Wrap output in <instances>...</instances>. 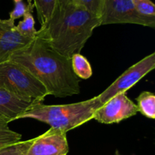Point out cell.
Wrapping results in <instances>:
<instances>
[{
  "mask_svg": "<svg viewBox=\"0 0 155 155\" xmlns=\"http://www.w3.org/2000/svg\"><path fill=\"white\" fill-rule=\"evenodd\" d=\"M71 59L74 73L80 80H88L92 77V67L84 56L81 54H75Z\"/></svg>",
  "mask_w": 155,
  "mask_h": 155,
  "instance_id": "obj_15",
  "label": "cell"
},
{
  "mask_svg": "<svg viewBox=\"0 0 155 155\" xmlns=\"http://www.w3.org/2000/svg\"><path fill=\"white\" fill-rule=\"evenodd\" d=\"M155 68V53L146 56L136 64L129 68L112 84L97 95L102 104L120 93H127V91L136 85L141 79L151 72Z\"/></svg>",
  "mask_w": 155,
  "mask_h": 155,
  "instance_id": "obj_5",
  "label": "cell"
},
{
  "mask_svg": "<svg viewBox=\"0 0 155 155\" xmlns=\"http://www.w3.org/2000/svg\"><path fill=\"white\" fill-rule=\"evenodd\" d=\"M15 7L12 12L9 13V18L12 21L15 22L17 19L24 16L27 11V4L23 1H18L14 2Z\"/></svg>",
  "mask_w": 155,
  "mask_h": 155,
  "instance_id": "obj_19",
  "label": "cell"
},
{
  "mask_svg": "<svg viewBox=\"0 0 155 155\" xmlns=\"http://www.w3.org/2000/svg\"><path fill=\"white\" fill-rule=\"evenodd\" d=\"M74 4L81 6L88 12L100 18L104 0H75Z\"/></svg>",
  "mask_w": 155,
  "mask_h": 155,
  "instance_id": "obj_18",
  "label": "cell"
},
{
  "mask_svg": "<svg viewBox=\"0 0 155 155\" xmlns=\"http://www.w3.org/2000/svg\"><path fill=\"white\" fill-rule=\"evenodd\" d=\"M138 111L149 119L155 118V95L148 91L142 92L136 98Z\"/></svg>",
  "mask_w": 155,
  "mask_h": 155,
  "instance_id": "obj_14",
  "label": "cell"
},
{
  "mask_svg": "<svg viewBox=\"0 0 155 155\" xmlns=\"http://www.w3.org/2000/svg\"><path fill=\"white\" fill-rule=\"evenodd\" d=\"M100 22L101 26L133 24L155 27V21L141 16L136 12L132 0H104Z\"/></svg>",
  "mask_w": 155,
  "mask_h": 155,
  "instance_id": "obj_6",
  "label": "cell"
},
{
  "mask_svg": "<svg viewBox=\"0 0 155 155\" xmlns=\"http://www.w3.org/2000/svg\"><path fill=\"white\" fill-rule=\"evenodd\" d=\"M37 12L38 20L41 27L51 19L58 5V0H32Z\"/></svg>",
  "mask_w": 155,
  "mask_h": 155,
  "instance_id": "obj_12",
  "label": "cell"
},
{
  "mask_svg": "<svg viewBox=\"0 0 155 155\" xmlns=\"http://www.w3.org/2000/svg\"><path fill=\"white\" fill-rule=\"evenodd\" d=\"M75 0H58V5L63 6L65 5L71 4V3H74Z\"/></svg>",
  "mask_w": 155,
  "mask_h": 155,
  "instance_id": "obj_20",
  "label": "cell"
},
{
  "mask_svg": "<svg viewBox=\"0 0 155 155\" xmlns=\"http://www.w3.org/2000/svg\"><path fill=\"white\" fill-rule=\"evenodd\" d=\"M10 61L34 76L48 95L65 98L80 93V80L74 73L71 59L54 50L39 30L32 42L15 52Z\"/></svg>",
  "mask_w": 155,
  "mask_h": 155,
  "instance_id": "obj_1",
  "label": "cell"
},
{
  "mask_svg": "<svg viewBox=\"0 0 155 155\" xmlns=\"http://www.w3.org/2000/svg\"><path fill=\"white\" fill-rule=\"evenodd\" d=\"M34 140L33 139L27 141H21L18 143L0 149V155H26L28 148Z\"/></svg>",
  "mask_w": 155,
  "mask_h": 155,
  "instance_id": "obj_17",
  "label": "cell"
},
{
  "mask_svg": "<svg viewBox=\"0 0 155 155\" xmlns=\"http://www.w3.org/2000/svg\"><path fill=\"white\" fill-rule=\"evenodd\" d=\"M9 124L7 119L0 117V149L18 143L22 139L20 133L11 130Z\"/></svg>",
  "mask_w": 155,
  "mask_h": 155,
  "instance_id": "obj_13",
  "label": "cell"
},
{
  "mask_svg": "<svg viewBox=\"0 0 155 155\" xmlns=\"http://www.w3.org/2000/svg\"><path fill=\"white\" fill-rule=\"evenodd\" d=\"M0 89L21 98L42 102L48 94L43 85L19 64L12 61L0 64Z\"/></svg>",
  "mask_w": 155,
  "mask_h": 155,
  "instance_id": "obj_4",
  "label": "cell"
},
{
  "mask_svg": "<svg viewBox=\"0 0 155 155\" xmlns=\"http://www.w3.org/2000/svg\"><path fill=\"white\" fill-rule=\"evenodd\" d=\"M18 1H23V0H13L14 2H18Z\"/></svg>",
  "mask_w": 155,
  "mask_h": 155,
  "instance_id": "obj_21",
  "label": "cell"
},
{
  "mask_svg": "<svg viewBox=\"0 0 155 155\" xmlns=\"http://www.w3.org/2000/svg\"><path fill=\"white\" fill-rule=\"evenodd\" d=\"M136 12L147 19L155 21V5L151 0H132Z\"/></svg>",
  "mask_w": 155,
  "mask_h": 155,
  "instance_id": "obj_16",
  "label": "cell"
},
{
  "mask_svg": "<svg viewBox=\"0 0 155 155\" xmlns=\"http://www.w3.org/2000/svg\"><path fill=\"white\" fill-rule=\"evenodd\" d=\"M101 26L100 18L74 3L57 5L47 24L39 31L54 50L71 58L80 54L93 30Z\"/></svg>",
  "mask_w": 155,
  "mask_h": 155,
  "instance_id": "obj_2",
  "label": "cell"
},
{
  "mask_svg": "<svg viewBox=\"0 0 155 155\" xmlns=\"http://www.w3.org/2000/svg\"><path fill=\"white\" fill-rule=\"evenodd\" d=\"M27 11L23 16L24 19L18 25H15V29L23 36L33 39L37 32L35 28V21L33 16L34 5L32 0H27Z\"/></svg>",
  "mask_w": 155,
  "mask_h": 155,
  "instance_id": "obj_11",
  "label": "cell"
},
{
  "mask_svg": "<svg viewBox=\"0 0 155 155\" xmlns=\"http://www.w3.org/2000/svg\"><path fill=\"white\" fill-rule=\"evenodd\" d=\"M103 104L95 96L80 102L58 105L35 103L17 120L30 118L48 124L51 128L66 133L93 119L95 112Z\"/></svg>",
  "mask_w": 155,
  "mask_h": 155,
  "instance_id": "obj_3",
  "label": "cell"
},
{
  "mask_svg": "<svg viewBox=\"0 0 155 155\" xmlns=\"http://www.w3.org/2000/svg\"><path fill=\"white\" fill-rule=\"evenodd\" d=\"M37 101L21 98L14 94L0 89V117L9 122L16 120L20 115L27 111Z\"/></svg>",
  "mask_w": 155,
  "mask_h": 155,
  "instance_id": "obj_10",
  "label": "cell"
},
{
  "mask_svg": "<svg viewBox=\"0 0 155 155\" xmlns=\"http://www.w3.org/2000/svg\"><path fill=\"white\" fill-rule=\"evenodd\" d=\"M67 133L50 128L34 138L26 155H67L69 151Z\"/></svg>",
  "mask_w": 155,
  "mask_h": 155,
  "instance_id": "obj_8",
  "label": "cell"
},
{
  "mask_svg": "<svg viewBox=\"0 0 155 155\" xmlns=\"http://www.w3.org/2000/svg\"><path fill=\"white\" fill-rule=\"evenodd\" d=\"M32 40L15 29L14 21L0 19V64L10 61L15 52L25 48Z\"/></svg>",
  "mask_w": 155,
  "mask_h": 155,
  "instance_id": "obj_9",
  "label": "cell"
},
{
  "mask_svg": "<svg viewBox=\"0 0 155 155\" xmlns=\"http://www.w3.org/2000/svg\"><path fill=\"white\" fill-rule=\"evenodd\" d=\"M137 112V105L124 92L104 103L95 112L92 120L104 124H117L135 116Z\"/></svg>",
  "mask_w": 155,
  "mask_h": 155,
  "instance_id": "obj_7",
  "label": "cell"
}]
</instances>
